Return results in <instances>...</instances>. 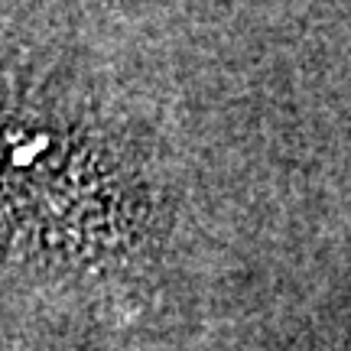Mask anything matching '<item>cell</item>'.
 Here are the masks:
<instances>
[{"label":"cell","mask_w":351,"mask_h":351,"mask_svg":"<svg viewBox=\"0 0 351 351\" xmlns=\"http://www.w3.org/2000/svg\"><path fill=\"white\" fill-rule=\"evenodd\" d=\"M147 202L117 153L69 114L0 85V234L29 254L124 257Z\"/></svg>","instance_id":"1"}]
</instances>
